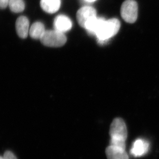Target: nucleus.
I'll return each instance as SVG.
<instances>
[{
  "label": "nucleus",
  "mask_w": 159,
  "mask_h": 159,
  "mask_svg": "<svg viewBox=\"0 0 159 159\" xmlns=\"http://www.w3.org/2000/svg\"><path fill=\"white\" fill-rule=\"evenodd\" d=\"M96 17V11L91 6H84L77 12V18L79 24L84 29L90 22Z\"/></svg>",
  "instance_id": "5"
},
{
  "label": "nucleus",
  "mask_w": 159,
  "mask_h": 159,
  "mask_svg": "<svg viewBox=\"0 0 159 159\" xmlns=\"http://www.w3.org/2000/svg\"><path fill=\"white\" fill-rule=\"evenodd\" d=\"M86 1L88 2H93L95 1L96 0H85Z\"/></svg>",
  "instance_id": "16"
},
{
  "label": "nucleus",
  "mask_w": 159,
  "mask_h": 159,
  "mask_svg": "<svg viewBox=\"0 0 159 159\" xmlns=\"http://www.w3.org/2000/svg\"><path fill=\"white\" fill-rule=\"evenodd\" d=\"M44 25L40 22L33 23L30 28L29 34L32 39H40L46 32Z\"/></svg>",
  "instance_id": "11"
},
{
  "label": "nucleus",
  "mask_w": 159,
  "mask_h": 159,
  "mask_svg": "<svg viewBox=\"0 0 159 159\" xmlns=\"http://www.w3.org/2000/svg\"><path fill=\"white\" fill-rule=\"evenodd\" d=\"M3 158L4 159H17L15 155L10 151H6L3 155Z\"/></svg>",
  "instance_id": "14"
},
{
  "label": "nucleus",
  "mask_w": 159,
  "mask_h": 159,
  "mask_svg": "<svg viewBox=\"0 0 159 159\" xmlns=\"http://www.w3.org/2000/svg\"><path fill=\"white\" fill-rule=\"evenodd\" d=\"M30 23L25 16H20L16 22V29L18 35L21 39H26L29 34Z\"/></svg>",
  "instance_id": "7"
},
{
  "label": "nucleus",
  "mask_w": 159,
  "mask_h": 159,
  "mask_svg": "<svg viewBox=\"0 0 159 159\" xmlns=\"http://www.w3.org/2000/svg\"><path fill=\"white\" fill-rule=\"evenodd\" d=\"M9 8L15 13H19L24 11L25 4L23 0H9Z\"/></svg>",
  "instance_id": "12"
},
{
  "label": "nucleus",
  "mask_w": 159,
  "mask_h": 159,
  "mask_svg": "<svg viewBox=\"0 0 159 159\" xmlns=\"http://www.w3.org/2000/svg\"><path fill=\"white\" fill-rule=\"evenodd\" d=\"M121 16L125 22L132 23L138 18V4L134 0H126L121 7Z\"/></svg>",
  "instance_id": "3"
},
{
  "label": "nucleus",
  "mask_w": 159,
  "mask_h": 159,
  "mask_svg": "<svg viewBox=\"0 0 159 159\" xmlns=\"http://www.w3.org/2000/svg\"><path fill=\"white\" fill-rule=\"evenodd\" d=\"M55 30L64 33L69 31L72 28V22L66 16L61 15L55 18L54 22Z\"/></svg>",
  "instance_id": "8"
},
{
  "label": "nucleus",
  "mask_w": 159,
  "mask_h": 159,
  "mask_svg": "<svg viewBox=\"0 0 159 159\" xmlns=\"http://www.w3.org/2000/svg\"><path fill=\"white\" fill-rule=\"evenodd\" d=\"M42 9L49 14H53L58 11L61 6V0H41Z\"/></svg>",
  "instance_id": "10"
},
{
  "label": "nucleus",
  "mask_w": 159,
  "mask_h": 159,
  "mask_svg": "<svg viewBox=\"0 0 159 159\" xmlns=\"http://www.w3.org/2000/svg\"><path fill=\"white\" fill-rule=\"evenodd\" d=\"M40 40L44 46L50 47H59L65 44L67 41V38L63 33L54 30L46 31Z\"/></svg>",
  "instance_id": "2"
},
{
  "label": "nucleus",
  "mask_w": 159,
  "mask_h": 159,
  "mask_svg": "<svg viewBox=\"0 0 159 159\" xmlns=\"http://www.w3.org/2000/svg\"><path fill=\"white\" fill-rule=\"evenodd\" d=\"M110 146L125 149V141L111 139Z\"/></svg>",
  "instance_id": "13"
},
{
  "label": "nucleus",
  "mask_w": 159,
  "mask_h": 159,
  "mask_svg": "<svg viewBox=\"0 0 159 159\" xmlns=\"http://www.w3.org/2000/svg\"><path fill=\"white\" fill-rule=\"evenodd\" d=\"M120 27V23L117 19L103 20L95 35L97 38L98 43L100 44L107 43L118 33Z\"/></svg>",
  "instance_id": "1"
},
{
  "label": "nucleus",
  "mask_w": 159,
  "mask_h": 159,
  "mask_svg": "<svg viewBox=\"0 0 159 159\" xmlns=\"http://www.w3.org/2000/svg\"><path fill=\"white\" fill-rule=\"evenodd\" d=\"M150 144L144 139H139L133 143L130 150V153L135 157H141L148 152Z\"/></svg>",
  "instance_id": "6"
},
{
  "label": "nucleus",
  "mask_w": 159,
  "mask_h": 159,
  "mask_svg": "<svg viewBox=\"0 0 159 159\" xmlns=\"http://www.w3.org/2000/svg\"><path fill=\"white\" fill-rule=\"evenodd\" d=\"M0 159H4V158H3V157L0 156Z\"/></svg>",
  "instance_id": "17"
},
{
  "label": "nucleus",
  "mask_w": 159,
  "mask_h": 159,
  "mask_svg": "<svg viewBox=\"0 0 159 159\" xmlns=\"http://www.w3.org/2000/svg\"><path fill=\"white\" fill-rule=\"evenodd\" d=\"M109 133L111 139L126 141L128 131L124 120L120 118H115L111 125Z\"/></svg>",
  "instance_id": "4"
},
{
  "label": "nucleus",
  "mask_w": 159,
  "mask_h": 159,
  "mask_svg": "<svg viewBox=\"0 0 159 159\" xmlns=\"http://www.w3.org/2000/svg\"><path fill=\"white\" fill-rule=\"evenodd\" d=\"M9 0H0V9H4L9 4Z\"/></svg>",
  "instance_id": "15"
},
{
  "label": "nucleus",
  "mask_w": 159,
  "mask_h": 159,
  "mask_svg": "<svg viewBox=\"0 0 159 159\" xmlns=\"http://www.w3.org/2000/svg\"><path fill=\"white\" fill-rule=\"evenodd\" d=\"M107 159H129L125 149L109 145L106 149Z\"/></svg>",
  "instance_id": "9"
}]
</instances>
